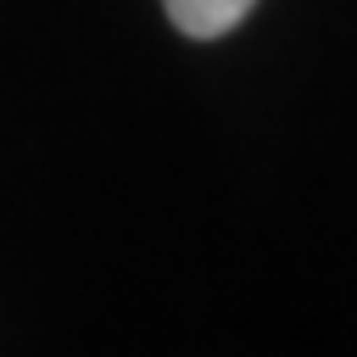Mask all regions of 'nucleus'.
<instances>
[{
  "instance_id": "f257e3e1",
  "label": "nucleus",
  "mask_w": 357,
  "mask_h": 357,
  "mask_svg": "<svg viewBox=\"0 0 357 357\" xmlns=\"http://www.w3.org/2000/svg\"><path fill=\"white\" fill-rule=\"evenodd\" d=\"M162 5H167V19L195 42L223 38L255 10V0H162Z\"/></svg>"
}]
</instances>
